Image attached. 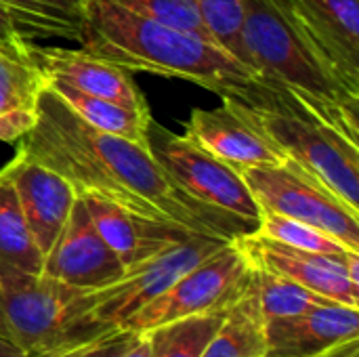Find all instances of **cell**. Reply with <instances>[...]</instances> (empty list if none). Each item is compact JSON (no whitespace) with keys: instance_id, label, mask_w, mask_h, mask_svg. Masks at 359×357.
Listing matches in <instances>:
<instances>
[{"instance_id":"7c38bea8","label":"cell","mask_w":359,"mask_h":357,"mask_svg":"<svg viewBox=\"0 0 359 357\" xmlns=\"http://www.w3.org/2000/svg\"><path fill=\"white\" fill-rule=\"evenodd\" d=\"M124 271V263L101 238L78 194L67 223L44 255L42 274L88 292L116 282Z\"/></svg>"},{"instance_id":"7a4b0ae2","label":"cell","mask_w":359,"mask_h":357,"mask_svg":"<svg viewBox=\"0 0 359 357\" xmlns=\"http://www.w3.org/2000/svg\"><path fill=\"white\" fill-rule=\"evenodd\" d=\"M80 46L126 72L187 80L221 99L292 112L255 69L215 40L135 15L109 0H86Z\"/></svg>"},{"instance_id":"ffe728a7","label":"cell","mask_w":359,"mask_h":357,"mask_svg":"<svg viewBox=\"0 0 359 357\" xmlns=\"http://www.w3.org/2000/svg\"><path fill=\"white\" fill-rule=\"evenodd\" d=\"M265 320L252 288V274L246 290L231 303L219 330L200 357H259L265 353Z\"/></svg>"},{"instance_id":"6da1fadb","label":"cell","mask_w":359,"mask_h":357,"mask_svg":"<svg viewBox=\"0 0 359 357\" xmlns=\"http://www.w3.org/2000/svg\"><path fill=\"white\" fill-rule=\"evenodd\" d=\"M17 149L63 175L78 191L99 194L147 219L221 240L252 234L238 219L187 196L149 147L88 126L46 82L36 122Z\"/></svg>"},{"instance_id":"d6986e66","label":"cell","mask_w":359,"mask_h":357,"mask_svg":"<svg viewBox=\"0 0 359 357\" xmlns=\"http://www.w3.org/2000/svg\"><path fill=\"white\" fill-rule=\"evenodd\" d=\"M44 82L88 126L149 147V139H147V130L151 122L149 109H135V107H128V105H122L103 97H95L57 80H44Z\"/></svg>"},{"instance_id":"9a60e30c","label":"cell","mask_w":359,"mask_h":357,"mask_svg":"<svg viewBox=\"0 0 359 357\" xmlns=\"http://www.w3.org/2000/svg\"><path fill=\"white\" fill-rule=\"evenodd\" d=\"M359 309L326 303L305 314L265 322V353L273 357H324L328 351L358 341Z\"/></svg>"},{"instance_id":"3957f363","label":"cell","mask_w":359,"mask_h":357,"mask_svg":"<svg viewBox=\"0 0 359 357\" xmlns=\"http://www.w3.org/2000/svg\"><path fill=\"white\" fill-rule=\"evenodd\" d=\"M248 65L286 105L349 139L359 137V93L297 17L288 0H244Z\"/></svg>"},{"instance_id":"2e32d148","label":"cell","mask_w":359,"mask_h":357,"mask_svg":"<svg viewBox=\"0 0 359 357\" xmlns=\"http://www.w3.org/2000/svg\"><path fill=\"white\" fill-rule=\"evenodd\" d=\"M78 194L97 231L120 257L126 269L196 236L177 225L137 215L99 194L93 191H78Z\"/></svg>"},{"instance_id":"5bb4252c","label":"cell","mask_w":359,"mask_h":357,"mask_svg":"<svg viewBox=\"0 0 359 357\" xmlns=\"http://www.w3.org/2000/svg\"><path fill=\"white\" fill-rule=\"evenodd\" d=\"M27 50L44 80H57L82 93L103 97L135 109H149L145 95L135 84L130 72L107 59H101L84 48L38 46L32 40Z\"/></svg>"},{"instance_id":"d4e9b609","label":"cell","mask_w":359,"mask_h":357,"mask_svg":"<svg viewBox=\"0 0 359 357\" xmlns=\"http://www.w3.org/2000/svg\"><path fill=\"white\" fill-rule=\"evenodd\" d=\"M257 234L269 240H276L280 244L299 248V250H309V252H320V255H330V257L359 255V252L349 250L345 244H341L332 236L320 231L318 227H311L303 221H294V219L273 215V213H261Z\"/></svg>"},{"instance_id":"7402d4cb","label":"cell","mask_w":359,"mask_h":357,"mask_svg":"<svg viewBox=\"0 0 359 357\" xmlns=\"http://www.w3.org/2000/svg\"><path fill=\"white\" fill-rule=\"evenodd\" d=\"M86 0H0L23 38H61L82 40V15Z\"/></svg>"},{"instance_id":"5b68a950","label":"cell","mask_w":359,"mask_h":357,"mask_svg":"<svg viewBox=\"0 0 359 357\" xmlns=\"http://www.w3.org/2000/svg\"><path fill=\"white\" fill-rule=\"evenodd\" d=\"M147 139L151 156L187 196L238 219L250 231H257L261 206L240 170L202 149L187 135H175L154 118L149 122Z\"/></svg>"},{"instance_id":"f1b7e54d","label":"cell","mask_w":359,"mask_h":357,"mask_svg":"<svg viewBox=\"0 0 359 357\" xmlns=\"http://www.w3.org/2000/svg\"><path fill=\"white\" fill-rule=\"evenodd\" d=\"M25 42H27V38H23V34L19 32L13 15L0 6V46L17 48V46H23Z\"/></svg>"},{"instance_id":"f546056e","label":"cell","mask_w":359,"mask_h":357,"mask_svg":"<svg viewBox=\"0 0 359 357\" xmlns=\"http://www.w3.org/2000/svg\"><path fill=\"white\" fill-rule=\"evenodd\" d=\"M120 357H149V339H147V332H137V337L130 343V347Z\"/></svg>"},{"instance_id":"52a82bcc","label":"cell","mask_w":359,"mask_h":357,"mask_svg":"<svg viewBox=\"0 0 359 357\" xmlns=\"http://www.w3.org/2000/svg\"><path fill=\"white\" fill-rule=\"evenodd\" d=\"M227 242L231 240L194 236L143 263L128 267L116 282L86 292V328L95 337L120 328L122 322H126L133 314L162 295L183 274H187Z\"/></svg>"},{"instance_id":"4dcf8cb0","label":"cell","mask_w":359,"mask_h":357,"mask_svg":"<svg viewBox=\"0 0 359 357\" xmlns=\"http://www.w3.org/2000/svg\"><path fill=\"white\" fill-rule=\"evenodd\" d=\"M0 357H27L21 349H17L13 343H8L6 339L0 337Z\"/></svg>"},{"instance_id":"1f68e13d","label":"cell","mask_w":359,"mask_h":357,"mask_svg":"<svg viewBox=\"0 0 359 357\" xmlns=\"http://www.w3.org/2000/svg\"><path fill=\"white\" fill-rule=\"evenodd\" d=\"M259 357H273V356H269V353H263V356H259Z\"/></svg>"},{"instance_id":"e0dca14e","label":"cell","mask_w":359,"mask_h":357,"mask_svg":"<svg viewBox=\"0 0 359 357\" xmlns=\"http://www.w3.org/2000/svg\"><path fill=\"white\" fill-rule=\"evenodd\" d=\"M345 82L359 93V0H288Z\"/></svg>"},{"instance_id":"9c48e42d","label":"cell","mask_w":359,"mask_h":357,"mask_svg":"<svg viewBox=\"0 0 359 357\" xmlns=\"http://www.w3.org/2000/svg\"><path fill=\"white\" fill-rule=\"evenodd\" d=\"M261 124L288 160L313 175L359 213V143L337 128L294 112L255 107Z\"/></svg>"},{"instance_id":"277c9868","label":"cell","mask_w":359,"mask_h":357,"mask_svg":"<svg viewBox=\"0 0 359 357\" xmlns=\"http://www.w3.org/2000/svg\"><path fill=\"white\" fill-rule=\"evenodd\" d=\"M84 316L86 290L44 274L0 278V337L27 357L97 339L86 328Z\"/></svg>"},{"instance_id":"83f0119b","label":"cell","mask_w":359,"mask_h":357,"mask_svg":"<svg viewBox=\"0 0 359 357\" xmlns=\"http://www.w3.org/2000/svg\"><path fill=\"white\" fill-rule=\"evenodd\" d=\"M137 332H128L122 328H116L111 332H105L97 339L76 343L69 347L55 349L50 353H44L40 357H120L135 341Z\"/></svg>"},{"instance_id":"603a6c76","label":"cell","mask_w":359,"mask_h":357,"mask_svg":"<svg viewBox=\"0 0 359 357\" xmlns=\"http://www.w3.org/2000/svg\"><path fill=\"white\" fill-rule=\"evenodd\" d=\"M225 314L227 309L200 314L149 330V357H200Z\"/></svg>"},{"instance_id":"cb8c5ba5","label":"cell","mask_w":359,"mask_h":357,"mask_svg":"<svg viewBox=\"0 0 359 357\" xmlns=\"http://www.w3.org/2000/svg\"><path fill=\"white\" fill-rule=\"evenodd\" d=\"M252 267V265H250ZM252 288L263 314V320H278V318H290L305 314L313 307L334 303L288 278H282L278 274L252 267Z\"/></svg>"},{"instance_id":"ac0fdd59","label":"cell","mask_w":359,"mask_h":357,"mask_svg":"<svg viewBox=\"0 0 359 357\" xmlns=\"http://www.w3.org/2000/svg\"><path fill=\"white\" fill-rule=\"evenodd\" d=\"M29 40L23 46H0V141L19 143L36 122V103L44 76L34 65Z\"/></svg>"},{"instance_id":"4fadbf2b","label":"cell","mask_w":359,"mask_h":357,"mask_svg":"<svg viewBox=\"0 0 359 357\" xmlns=\"http://www.w3.org/2000/svg\"><path fill=\"white\" fill-rule=\"evenodd\" d=\"M2 170L15 187L25 223L38 248L46 255L67 223L78 189L63 175L25 156L21 149H17L13 160L6 162Z\"/></svg>"},{"instance_id":"484cf974","label":"cell","mask_w":359,"mask_h":357,"mask_svg":"<svg viewBox=\"0 0 359 357\" xmlns=\"http://www.w3.org/2000/svg\"><path fill=\"white\" fill-rule=\"evenodd\" d=\"M210 38L248 65L244 50V0H194ZM250 67V65H248ZM252 69V67H250Z\"/></svg>"},{"instance_id":"30bf717a","label":"cell","mask_w":359,"mask_h":357,"mask_svg":"<svg viewBox=\"0 0 359 357\" xmlns=\"http://www.w3.org/2000/svg\"><path fill=\"white\" fill-rule=\"evenodd\" d=\"M252 267L288 278L334 303L359 309V255L330 257L299 250L257 231L236 238Z\"/></svg>"},{"instance_id":"4316f807","label":"cell","mask_w":359,"mask_h":357,"mask_svg":"<svg viewBox=\"0 0 359 357\" xmlns=\"http://www.w3.org/2000/svg\"><path fill=\"white\" fill-rule=\"evenodd\" d=\"M109 2H114L135 15L164 23L168 27L187 29V32H196L200 36L210 38L194 0H109Z\"/></svg>"},{"instance_id":"ba28073f","label":"cell","mask_w":359,"mask_h":357,"mask_svg":"<svg viewBox=\"0 0 359 357\" xmlns=\"http://www.w3.org/2000/svg\"><path fill=\"white\" fill-rule=\"evenodd\" d=\"M261 213L303 221L359 252V213L292 160L240 170Z\"/></svg>"},{"instance_id":"8992f818","label":"cell","mask_w":359,"mask_h":357,"mask_svg":"<svg viewBox=\"0 0 359 357\" xmlns=\"http://www.w3.org/2000/svg\"><path fill=\"white\" fill-rule=\"evenodd\" d=\"M250 274L252 267L246 255L238 242L231 240L133 314L120 328L128 332H149L183 318L225 311L246 290Z\"/></svg>"},{"instance_id":"44dd1931","label":"cell","mask_w":359,"mask_h":357,"mask_svg":"<svg viewBox=\"0 0 359 357\" xmlns=\"http://www.w3.org/2000/svg\"><path fill=\"white\" fill-rule=\"evenodd\" d=\"M42 265L44 255L25 223L11 179L0 168V278L13 274L38 276Z\"/></svg>"},{"instance_id":"8fae6325","label":"cell","mask_w":359,"mask_h":357,"mask_svg":"<svg viewBox=\"0 0 359 357\" xmlns=\"http://www.w3.org/2000/svg\"><path fill=\"white\" fill-rule=\"evenodd\" d=\"M183 135L236 170L288 160L261 124L257 109L238 99H223L215 109H191Z\"/></svg>"}]
</instances>
